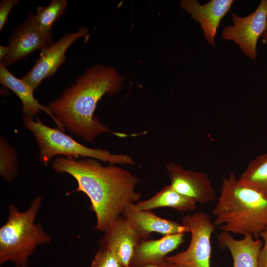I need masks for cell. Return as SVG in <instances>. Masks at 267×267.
I'll return each instance as SVG.
<instances>
[{"label":"cell","instance_id":"1","mask_svg":"<svg viewBox=\"0 0 267 267\" xmlns=\"http://www.w3.org/2000/svg\"><path fill=\"white\" fill-rule=\"evenodd\" d=\"M51 167L76 180L78 187L68 194L82 192L88 196L96 217L94 228L97 230L105 232L127 206L140 198V193L135 191L137 178L115 165L103 166L99 160L91 158L77 160L61 157L53 161Z\"/></svg>","mask_w":267,"mask_h":267},{"label":"cell","instance_id":"2","mask_svg":"<svg viewBox=\"0 0 267 267\" xmlns=\"http://www.w3.org/2000/svg\"><path fill=\"white\" fill-rule=\"evenodd\" d=\"M123 80L114 68L94 65L47 107L65 129L92 142L99 134L110 132L93 116L97 103L105 94L117 93Z\"/></svg>","mask_w":267,"mask_h":267},{"label":"cell","instance_id":"3","mask_svg":"<svg viewBox=\"0 0 267 267\" xmlns=\"http://www.w3.org/2000/svg\"><path fill=\"white\" fill-rule=\"evenodd\" d=\"M212 214L222 231L258 239L267 228V199L239 183L232 172L222 180Z\"/></svg>","mask_w":267,"mask_h":267},{"label":"cell","instance_id":"4","mask_svg":"<svg viewBox=\"0 0 267 267\" xmlns=\"http://www.w3.org/2000/svg\"><path fill=\"white\" fill-rule=\"evenodd\" d=\"M42 202L38 196L24 211L12 204L8 206L6 222L0 228V264L7 262L16 267H28L29 257L37 247L49 244L50 235L35 220Z\"/></svg>","mask_w":267,"mask_h":267},{"label":"cell","instance_id":"5","mask_svg":"<svg viewBox=\"0 0 267 267\" xmlns=\"http://www.w3.org/2000/svg\"><path fill=\"white\" fill-rule=\"evenodd\" d=\"M23 122L25 127L33 134L40 148V161L45 166L48 165L52 157L58 155L71 158L79 156L91 158L110 165L134 164L132 158L127 155L112 154L101 148L86 147L60 129L44 125L37 117L34 121L24 116Z\"/></svg>","mask_w":267,"mask_h":267},{"label":"cell","instance_id":"6","mask_svg":"<svg viewBox=\"0 0 267 267\" xmlns=\"http://www.w3.org/2000/svg\"><path fill=\"white\" fill-rule=\"evenodd\" d=\"M181 222L190 230L189 245L186 250L167 257L166 261L188 267H211V237L216 226L210 216L203 212L195 213L183 216Z\"/></svg>","mask_w":267,"mask_h":267},{"label":"cell","instance_id":"7","mask_svg":"<svg viewBox=\"0 0 267 267\" xmlns=\"http://www.w3.org/2000/svg\"><path fill=\"white\" fill-rule=\"evenodd\" d=\"M233 25L224 28L222 37L232 41L241 51L252 60L257 57V42L267 25V0H261L256 9L249 15H231Z\"/></svg>","mask_w":267,"mask_h":267},{"label":"cell","instance_id":"8","mask_svg":"<svg viewBox=\"0 0 267 267\" xmlns=\"http://www.w3.org/2000/svg\"><path fill=\"white\" fill-rule=\"evenodd\" d=\"M89 29L81 28L77 31L65 33L56 43L41 51L32 68L20 79L34 91L46 78L53 76L58 67L66 61V51L77 39L89 37Z\"/></svg>","mask_w":267,"mask_h":267},{"label":"cell","instance_id":"9","mask_svg":"<svg viewBox=\"0 0 267 267\" xmlns=\"http://www.w3.org/2000/svg\"><path fill=\"white\" fill-rule=\"evenodd\" d=\"M51 36V31L45 32L40 28L34 14H29L11 33L9 52L0 62L6 67L36 50L43 51L54 43Z\"/></svg>","mask_w":267,"mask_h":267},{"label":"cell","instance_id":"10","mask_svg":"<svg viewBox=\"0 0 267 267\" xmlns=\"http://www.w3.org/2000/svg\"><path fill=\"white\" fill-rule=\"evenodd\" d=\"M166 170L170 185L179 193L201 204L211 202L216 199V191L206 174L185 170L181 165L174 162L168 164Z\"/></svg>","mask_w":267,"mask_h":267},{"label":"cell","instance_id":"11","mask_svg":"<svg viewBox=\"0 0 267 267\" xmlns=\"http://www.w3.org/2000/svg\"><path fill=\"white\" fill-rule=\"evenodd\" d=\"M233 0H212L201 4L196 0H182L179 3L191 17L200 23L204 38L213 47L222 19L230 11Z\"/></svg>","mask_w":267,"mask_h":267},{"label":"cell","instance_id":"12","mask_svg":"<svg viewBox=\"0 0 267 267\" xmlns=\"http://www.w3.org/2000/svg\"><path fill=\"white\" fill-rule=\"evenodd\" d=\"M122 215L141 240L149 238L153 232L164 235L190 232L182 224L158 217L150 210L135 209L133 204L125 208Z\"/></svg>","mask_w":267,"mask_h":267},{"label":"cell","instance_id":"13","mask_svg":"<svg viewBox=\"0 0 267 267\" xmlns=\"http://www.w3.org/2000/svg\"><path fill=\"white\" fill-rule=\"evenodd\" d=\"M99 241L110 249L124 267H129L135 247L141 239L124 217H120Z\"/></svg>","mask_w":267,"mask_h":267},{"label":"cell","instance_id":"14","mask_svg":"<svg viewBox=\"0 0 267 267\" xmlns=\"http://www.w3.org/2000/svg\"><path fill=\"white\" fill-rule=\"evenodd\" d=\"M184 234L166 235L156 240H141L134 248L130 266L142 267L147 264L164 262L167 255L182 243Z\"/></svg>","mask_w":267,"mask_h":267},{"label":"cell","instance_id":"15","mask_svg":"<svg viewBox=\"0 0 267 267\" xmlns=\"http://www.w3.org/2000/svg\"><path fill=\"white\" fill-rule=\"evenodd\" d=\"M220 246L227 248L233 262V267H259L258 256L264 242L246 235L241 239L234 238L229 232H221L217 236Z\"/></svg>","mask_w":267,"mask_h":267},{"label":"cell","instance_id":"16","mask_svg":"<svg viewBox=\"0 0 267 267\" xmlns=\"http://www.w3.org/2000/svg\"><path fill=\"white\" fill-rule=\"evenodd\" d=\"M0 83L4 87L12 90L20 99L24 116L33 119L41 110H43L50 116L59 129L65 132L64 126L57 121L48 107L42 105L35 98L34 90L20 78L18 79L14 76L0 62Z\"/></svg>","mask_w":267,"mask_h":267},{"label":"cell","instance_id":"17","mask_svg":"<svg viewBox=\"0 0 267 267\" xmlns=\"http://www.w3.org/2000/svg\"><path fill=\"white\" fill-rule=\"evenodd\" d=\"M196 202L190 197L182 195L171 185H166L151 198L133 204L137 210H151L159 207H171L179 211H193Z\"/></svg>","mask_w":267,"mask_h":267},{"label":"cell","instance_id":"18","mask_svg":"<svg viewBox=\"0 0 267 267\" xmlns=\"http://www.w3.org/2000/svg\"><path fill=\"white\" fill-rule=\"evenodd\" d=\"M238 180L267 199V153L250 161Z\"/></svg>","mask_w":267,"mask_h":267},{"label":"cell","instance_id":"19","mask_svg":"<svg viewBox=\"0 0 267 267\" xmlns=\"http://www.w3.org/2000/svg\"><path fill=\"white\" fill-rule=\"evenodd\" d=\"M67 5L66 0H52L45 7H38L34 16L40 28L45 32L51 31L53 25L62 15Z\"/></svg>","mask_w":267,"mask_h":267},{"label":"cell","instance_id":"20","mask_svg":"<svg viewBox=\"0 0 267 267\" xmlns=\"http://www.w3.org/2000/svg\"><path fill=\"white\" fill-rule=\"evenodd\" d=\"M17 157L14 149L3 137L0 138V175L7 182L12 181L18 174Z\"/></svg>","mask_w":267,"mask_h":267},{"label":"cell","instance_id":"21","mask_svg":"<svg viewBox=\"0 0 267 267\" xmlns=\"http://www.w3.org/2000/svg\"><path fill=\"white\" fill-rule=\"evenodd\" d=\"M89 267H124L112 251L108 248L100 247Z\"/></svg>","mask_w":267,"mask_h":267},{"label":"cell","instance_id":"22","mask_svg":"<svg viewBox=\"0 0 267 267\" xmlns=\"http://www.w3.org/2000/svg\"><path fill=\"white\" fill-rule=\"evenodd\" d=\"M18 0H2L0 2V31L5 26L8 15L18 3Z\"/></svg>","mask_w":267,"mask_h":267},{"label":"cell","instance_id":"23","mask_svg":"<svg viewBox=\"0 0 267 267\" xmlns=\"http://www.w3.org/2000/svg\"><path fill=\"white\" fill-rule=\"evenodd\" d=\"M260 236L264 241L263 246L258 256L259 267H267V228L260 233Z\"/></svg>","mask_w":267,"mask_h":267},{"label":"cell","instance_id":"24","mask_svg":"<svg viewBox=\"0 0 267 267\" xmlns=\"http://www.w3.org/2000/svg\"><path fill=\"white\" fill-rule=\"evenodd\" d=\"M10 48L9 46L0 45V60L3 59L9 53Z\"/></svg>","mask_w":267,"mask_h":267},{"label":"cell","instance_id":"25","mask_svg":"<svg viewBox=\"0 0 267 267\" xmlns=\"http://www.w3.org/2000/svg\"><path fill=\"white\" fill-rule=\"evenodd\" d=\"M174 264L169 263L165 261L164 262L158 264H147L142 267H173Z\"/></svg>","mask_w":267,"mask_h":267},{"label":"cell","instance_id":"26","mask_svg":"<svg viewBox=\"0 0 267 267\" xmlns=\"http://www.w3.org/2000/svg\"><path fill=\"white\" fill-rule=\"evenodd\" d=\"M261 37L267 40V27H266L265 31H264L263 33L262 34V35L261 36Z\"/></svg>","mask_w":267,"mask_h":267},{"label":"cell","instance_id":"27","mask_svg":"<svg viewBox=\"0 0 267 267\" xmlns=\"http://www.w3.org/2000/svg\"><path fill=\"white\" fill-rule=\"evenodd\" d=\"M173 267H188L183 266V265L174 264V266Z\"/></svg>","mask_w":267,"mask_h":267},{"label":"cell","instance_id":"28","mask_svg":"<svg viewBox=\"0 0 267 267\" xmlns=\"http://www.w3.org/2000/svg\"><path fill=\"white\" fill-rule=\"evenodd\" d=\"M129 267H132L131 266H130Z\"/></svg>","mask_w":267,"mask_h":267}]
</instances>
